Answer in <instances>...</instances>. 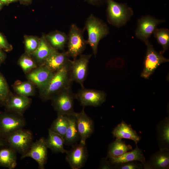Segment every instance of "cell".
<instances>
[{
	"label": "cell",
	"instance_id": "f1b7e54d",
	"mask_svg": "<svg viewBox=\"0 0 169 169\" xmlns=\"http://www.w3.org/2000/svg\"><path fill=\"white\" fill-rule=\"evenodd\" d=\"M153 33L158 43L160 44L163 48L162 51L160 52L162 54L167 49L169 46V30L165 28H156Z\"/></svg>",
	"mask_w": 169,
	"mask_h": 169
},
{
	"label": "cell",
	"instance_id": "4316f807",
	"mask_svg": "<svg viewBox=\"0 0 169 169\" xmlns=\"http://www.w3.org/2000/svg\"><path fill=\"white\" fill-rule=\"evenodd\" d=\"M68 124V115H57L49 129L60 135L64 139Z\"/></svg>",
	"mask_w": 169,
	"mask_h": 169
},
{
	"label": "cell",
	"instance_id": "5b68a950",
	"mask_svg": "<svg viewBox=\"0 0 169 169\" xmlns=\"http://www.w3.org/2000/svg\"><path fill=\"white\" fill-rule=\"evenodd\" d=\"M67 42V52L69 57L74 59L81 54L87 44L84 38L82 31L75 24L70 26Z\"/></svg>",
	"mask_w": 169,
	"mask_h": 169
},
{
	"label": "cell",
	"instance_id": "9a60e30c",
	"mask_svg": "<svg viewBox=\"0 0 169 169\" xmlns=\"http://www.w3.org/2000/svg\"><path fill=\"white\" fill-rule=\"evenodd\" d=\"M54 72L43 65L29 73L28 78L42 91L47 86Z\"/></svg>",
	"mask_w": 169,
	"mask_h": 169
},
{
	"label": "cell",
	"instance_id": "74e56055",
	"mask_svg": "<svg viewBox=\"0 0 169 169\" xmlns=\"http://www.w3.org/2000/svg\"><path fill=\"white\" fill-rule=\"evenodd\" d=\"M5 58L4 53L0 50V65L3 62Z\"/></svg>",
	"mask_w": 169,
	"mask_h": 169
},
{
	"label": "cell",
	"instance_id": "d590c367",
	"mask_svg": "<svg viewBox=\"0 0 169 169\" xmlns=\"http://www.w3.org/2000/svg\"><path fill=\"white\" fill-rule=\"evenodd\" d=\"M0 48L6 50L9 49V46L1 34H0Z\"/></svg>",
	"mask_w": 169,
	"mask_h": 169
},
{
	"label": "cell",
	"instance_id": "1f68e13d",
	"mask_svg": "<svg viewBox=\"0 0 169 169\" xmlns=\"http://www.w3.org/2000/svg\"><path fill=\"white\" fill-rule=\"evenodd\" d=\"M114 169H142L143 164L137 161H133L120 163L114 165Z\"/></svg>",
	"mask_w": 169,
	"mask_h": 169
},
{
	"label": "cell",
	"instance_id": "52a82bcc",
	"mask_svg": "<svg viewBox=\"0 0 169 169\" xmlns=\"http://www.w3.org/2000/svg\"><path fill=\"white\" fill-rule=\"evenodd\" d=\"M74 96L83 107H97L105 101L106 94L102 91L86 89L83 86L74 94Z\"/></svg>",
	"mask_w": 169,
	"mask_h": 169
},
{
	"label": "cell",
	"instance_id": "f546056e",
	"mask_svg": "<svg viewBox=\"0 0 169 169\" xmlns=\"http://www.w3.org/2000/svg\"><path fill=\"white\" fill-rule=\"evenodd\" d=\"M14 89L18 95L28 97L33 95L34 89L31 82H25L15 85Z\"/></svg>",
	"mask_w": 169,
	"mask_h": 169
},
{
	"label": "cell",
	"instance_id": "5bb4252c",
	"mask_svg": "<svg viewBox=\"0 0 169 169\" xmlns=\"http://www.w3.org/2000/svg\"><path fill=\"white\" fill-rule=\"evenodd\" d=\"M163 22L162 20H158L150 16L142 17L138 21L136 36L145 43L154 33L157 25Z\"/></svg>",
	"mask_w": 169,
	"mask_h": 169
},
{
	"label": "cell",
	"instance_id": "603a6c76",
	"mask_svg": "<svg viewBox=\"0 0 169 169\" xmlns=\"http://www.w3.org/2000/svg\"><path fill=\"white\" fill-rule=\"evenodd\" d=\"M132 150L131 145L126 144L121 139L116 138L109 145L106 157L109 158L117 157Z\"/></svg>",
	"mask_w": 169,
	"mask_h": 169
},
{
	"label": "cell",
	"instance_id": "83f0119b",
	"mask_svg": "<svg viewBox=\"0 0 169 169\" xmlns=\"http://www.w3.org/2000/svg\"><path fill=\"white\" fill-rule=\"evenodd\" d=\"M47 38L51 45L55 49H63L68 40V36L64 33L59 32L49 35Z\"/></svg>",
	"mask_w": 169,
	"mask_h": 169
},
{
	"label": "cell",
	"instance_id": "4fadbf2b",
	"mask_svg": "<svg viewBox=\"0 0 169 169\" xmlns=\"http://www.w3.org/2000/svg\"><path fill=\"white\" fill-rule=\"evenodd\" d=\"M84 107L79 112L75 113L76 123L80 138V142L85 144L87 139L89 138L94 131V124L91 119L85 113Z\"/></svg>",
	"mask_w": 169,
	"mask_h": 169
},
{
	"label": "cell",
	"instance_id": "d4e9b609",
	"mask_svg": "<svg viewBox=\"0 0 169 169\" xmlns=\"http://www.w3.org/2000/svg\"><path fill=\"white\" fill-rule=\"evenodd\" d=\"M69 124L64 137V144L72 146L76 143L79 137L76 118L74 115H68Z\"/></svg>",
	"mask_w": 169,
	"mask_h": 169
},
{
	"label": "cell",
	"instance_id": "ac0fdd59",
	"mask_svg": "<svg viewBox=\"0 0 169 169\" xmlns=\"http://www.w3.org/2000/svg\"><path fill=\"white\" fill-rule=\"evenodd\" d=\"M112 133L116 138L131 139L136 144H137L141 138L136 131L132 128L131 125L127 124L123 120L114 128Z\"/></svg>",
	"mask_w": 169,
	"mask_h": 169
},
{
	"label": "cell",
	"instance_id": "44dd1931",
	"mask_svg": "<svg viewBox=\"0 0 169 169\" xmlns=\"http://www.w3.org/2000/svg\"><path fill=\"white\" fill-rule=\"evenodd\" d=\"M148 161L152 169H168L169 150L159 149L151 155Z\"/></svg>",
	"mask_w": 169,
	"mask_h": 169
},
{
	"label": "cell",
	"instance_id": "8fae6325",
	"mask_svg": "<svg viewBox=\"0 0 169 169\" xmlns=\"http://www.w3.org/2000/svg\"><path fill=\"white\" fill-rule=\"evenodd\" d=\"M66 160L72 169H80L87 160L88 153L85 144L80 142L72 146L66 152Z\"/></svg>",
	"mask_w": 169,
	"mask_h": 169
},
{
	"label": "cell",
	"instance_id": "484cf974",
	"mask_svg": "<svg viewBox=\"0 0 169 169\" xmlns=\"http://www.w3.org/2000/svg\"><path fill=\"white\" fill-rule=\"evenodd\" d=\"M57 51L56 49L49 44L44 38H42L33 53L38 60L43 62L44 63L45 60L50 55Z\"/></svg>",
	"mask_w": 169,
	"mask_h": 169
},
{
	"label": "cell",
	"instance_id": "836d02e7",
	"mask_svg": "<svg viewBox=\"0 0 169 169\" xmlns=\"http://www.w3.org/2000/svg\"><path fill=\"white\" fill-rule=\"evenodd\" d=\"M25 44L27 50L29 52H33L36 49L38 45L37 40L32 37L26 38Z\"/></svg>",
	"mask_w": 169,
	"mask_h": 169
},
{
	"label": "cell",
	"instance_id": "8d00e7d4",
	"mask_svg": "<svg viewBox=\"0 0 169 169\" xmlns=\"http://www.w3.org/2000/svg\"><path fill=\"white\" fill-rule=\"evenodd\" d=\"M6 145L5 139L0 136V148L4 147Z\"/></svg>",
	"mask_w": 169,
	"mask_h": 169
},
{
	"label": "cell",
	"instance_id": "ba28073f",
	"mask_svg": "<svg viewBox=\"0 0 169 169\" xmlns=\"http://www.w3.org/2000/svg\"><path fill=\"white\" fill-rule=\"evenodd\" d=\"M80 55L79 58L71 60L69 74L72 81L79 84L82 87L87 78L88 64L92 55Z\"/></svg>",
	"mask_w": 169,
	"mask_h": 169
},
{
	"label": "cell",
	"instance_id": "60d3db41",
	"mask_svg": "<svg viewBox=\"0 0 169 169\" xmlns=\"http://www.w3.org/2000/svg\"><path fill=\"white\" fill-rule=\"evenodd\" d=\"M7 0V2H11L15 1L16 0Z\"/></svg>",
	"mask_w": 169,
	"mask_h": 169
},
{
	"label": "cell",
	"instance_id": "7402d4cb",
	"mask_svg": "<svg viewBox=\"0 0 169 169\" xmlns=\"http://www.w3.org/2000/svg\"><path fill=\"white\" fill-rule=\"evenodd\" d=\"M48 148L54 152L66 153L67 150L64 147V138L60 135L55 133L49 129L47 138L45 139Z\"/></svg>",
	"mask_w": 169,
	"mask_h": 169
},
{
	"label": "cell",
	"instance_id": "b9f144b4",
	"mask_svg": "<svg viewBox=\"0 0 169 169\" xmlns=\"http://www.w3.org/2000/svg\"><path fill=\"white\" fill-rule=\"evenodd\" d=\"M2 3L0 1V8H1V7L2 6Z\"/></svg>",
	"mask_w": 169,
	"mask_h": 169
},
{
	"label": "cell",
	"instance_id": "d6986e66",
	"mask_svg": "<svg viewBox=\"0 0 169 169\" xmlns=\"http://www.w3.org/2000/svg\"><path fill=\"white\" fill-rule=\"evenodd\" d=\"M69 57L67 51L62 53L57 51L50 55L45 60L43 65L55 72L70 63Z\"/></svg>",
	"mask_w": 169,
	"mask_h": 169
},
{
	"label": "cell",
	"instance_id": "ab89813d",
	"mask_svg": "<svg viewBox=\"0 0 169 169\" xmlns=\"http://www.w3.org/2000/svg\"><path fill=\"white\" fill-rule=\"evenodd\" d=\"M88 0L90 2L93 3V2H95L99 0Z\"/></svg>",
	"mask_w": 169,
	"mask_h": 169
},
{
	"label": "cell",
	"instance_id": "ee69618b",
	"mask_svg": "<svg viewBox=\"0 0 169 169\" xmlns=\"http://www.w3.org/2000/svg\"><path fill=\"white\" fill-rule=\"evenodd\" d=\"M0 49H1V48H0Z\"/></svg>",
	"mask_w": 169,
	"mask_h": 169
},
{
	"label": "cell",
	"instance_id": "2e32d148",
	"mask_svg": "<svg viewBox=\"0 0 169 169\" xmlns=\"http://www.w3.org/2000/svg\"><path fill=\"white\" fill-rule=\"evenodd\" d=\"M156 141L159 149L169 150V117L164 118L157 124Z\"/></svg>",
	"mask_w": 169,
	"mask_h": 169
},
{
	"label": "cell",
	"instance_id": "7bdbcfd3",
	"mask_svg": "<svg viewBox=\"0 0 169 169\" xmlns=\"http://www.w3.org/2000/svg\"><path fill=\"white\" fill-rule=\"evenodd\" d=\"M23 0L25 1H28V0Z\"/></svg>",
	"mask_w": 169,
	"mask_h": 169
},
{
	"label": "cell",
	"instance_id": "d6a6232c",
	"mask_svg": "<svg viewBox=\"0 0 169 169\" xmlns=\"http://www.w3.org/2000/svg\"><path fill=\"white\" fill-rule=\"evenodd\" d=\"M19 64L24 72L28 71L36 67V65L33 61L27 56H23L21 59L19 61Z\"/></svg>",
	"mask_w": 169,
	"mask_h": 169
},
{
	"label": "cell",
	"instance_id": "4dcf8cb0",
	"mask_svg": "<svg viewBox=\"0 0 169 169\" xmlns=\"http://www.w3.org/2000/svg\"><path fill=\"white\" fill-rule=\"evenodd\" d=\"M9 90L7 83L0 73V102L4 103L8 99Z\"/></svg>",
	"mask_w": 169,
	"mask_h": 169
},
{
	"label": "cell",
	"instance_id": "e575fe53",
	"mask_svg": "<svg viewBox=\"0 0 169 169\" xmlns=\"http://www.w3.org/2000/svg\"><path fill=\"white\" fill-rule=\"evenodd\" d=\"M106 157L103 158L100 160L99 166L100 169H114L113 166L110 163Z\"/></svg>",
	"mask_w": 169,
	"mask_h": 169
},
{
	"label": "cell",
	"instance_id": "9c48e42d",
	"mask_svg": "<svg viewBox=\"0 0 169 169\" xmlns=\"http://www.w3.org/2000/svg\"><path fill=\"white\" fill-rule=\"evenodd\" d=\"M147 49L144 62V67L141 74L142 77L148 79L156 69L161 64L169 61L162 54L156 52L153 46L148 41L145 43Z\"/></svg>",
	"mask_w": 169,
	"mask_h": 169
},
{
	"label": "cell",
	"instance_id": "277c9868",
	"mask_svg": "<svg viewBox=\"0 0 169 169\" xmlns=\"http://www.w3.org/2000/svg\"><path fill=\"white\" fill-rule=\"evenodd\" d=\"M4 139L6 145L22 155L28 150L33 143L32 133L23 128L13 132Z\"/></svg>",
	"mask_w": 169,
	"mask_h": 169
},
{
	"label": "cell",
	"instance_id": "ffe728a7",
	"mask_svg": "<svg viewBox=\"0 0 169 169\" xmlns=\"http://www.w3.org/2000/svg\"><path fill=\"white\" fill-rule=\"evenodd\" d=\"M135 148L126 152L121 156L116 157L109 158V161L112 166L133 161H137L143 164L145 161L146 158L142 150L136 144Z\"/></svg>",
	"mask_w": 169,
	"mask_h": 169
},
{
	"label": "cell",
	"instance_id": "cb8c5ba5",
	"mask_svg": "<svg viewBox=\"0 0 169 169\" xmlns=\"http://www.w3.org/2000/svg\"><path fill=\"white\" fill-rule=\"evenodd\" d=\"M16 152L11 147L0 148V166L10 169L17 165Z\"/></svg>",
	"mask_w": 169,
	"mask_h": 169
},
{
	"label": "cell",
	"instance_id": "f35d334b",
	"mask_svg": "<svg viewBox=\"0 0 169 169\" xmlns=\"http://www.w3.org/2000/svg\"><path fill=\"white\" fill-rule=\"evenodd\" d=\"M0 1L1 2L4 3H6L7 2H8L7 0H0Z\"/></svg>",
	"mask_w": 169,
	"mask_h": 169
},
{
	"label": "cell",
	"instance_id": "3957f363",
	"mask_svg": "<svg viewBox=\"0 0 169 169\" xmlns=\"http://www.w3.org/2000/svg\"><path fill=\"white\" fill-rule=\"evenodd\" d=\"M74 94L70 87L59 91L52 98V105L57 115H74Z\"/></svg>",
	"mask_w": 169,
	"mask_h": 169
},
{
	"label": "cell",
	"instance_id": "6da1fadb",
	"mask_svg": "<svg viewBox=\"0 0 169 169\" xmlns=\"http://www.w3.org/2000/svg\"><path fill=\"white\" fill-rule=\"evenodd\" d=\"M70 62L67 65L54 72L47 86L41 91V95L44 100L51 99L59 91L71 87L73 81L69 74Z\"/></svg>",
	"mask_w": 169,
	"mask_h": 169
},
{
	"label": "cell",
	"instance_id": "7c38bea8",
	"mask_svg": "<svg viewBox=\"0 0 169 169\" xmlns=\"http://www.w3.org/2000/svg\"><path fill=\"white\" fill-rule=\"evenodd\" d=\"M47 149L45 139L41 138L33 142L28 150L22 155L21 158L31 157L38 163L39 168L44 169L47 159Z\"/></svg>",
	"mask_w": 169,
	"mask_h": 169
},
{
	"label": "cell",
	"instance_id": "7a4b0ae2",
	"mask_svg": "<svg viewBox=\"0 0 169 169\" xmlns=\"http://www.w3.org/2000/svg\"><path fill=\"white\" fill-rule=\"evenodd\" d=\"M85 27L88 35L87 43L90 45L93 54L96 55L99 43L108 34V29L105 24L92 14L87 19Z\"/></svg>",
	"mask_w": 169,
	"mask_h": 169
},
{
	"label": "cell",
	"instance_id": "30bf717a",
	"mask_svg": "<svg viewBox=\"0 0 169 169\" xmlns=\"http://www.w3.org/2000/svg\"><path fill=\"white\" fill-rule=\"evenodd\" d=\"M107 16L109 22L119 26L125 23L130 15V9L125 5L113 0H107Z\"/></svg>",
	"mask_w": 169,
	"mask_h": 169
},
{
	"label": "cell",
	"instance_id": "8992f818",
	"mask_svg": "<svg viewBox=\"0 0 169 169\" xmlns=\"http://www.w3.org/2000/svg\"><path fill=\"white\" fill-rule=\"evenodd\" d=\"M25 125V120L21 114H0V136L3 138L13 132L23 129Z\"/></svg>",
	"mask_w": 169,
	"mask_h": 169
},
{
	"label": "cell",
	"instance_id": "e0dca14e",
	"mask_svg": "<svg viewBox=\"0 0 169 169\" xmlns=\"http://www.w3.org/2000/svg\"><path fill=\"white\" fill-rule=\"evenodd\" d=\"M31 102L28 97L18 95L9 96L5 102V107L8 111L21 114L29 106Z\"/></svg>",
	"mask_w": 169,
	"mask_h": 169
}]
</instances>
